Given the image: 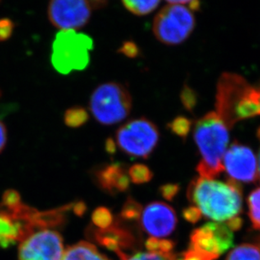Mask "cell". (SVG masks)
Returning a JSON list of instances; mask_svg holds the SVG:
<instances>
[{
    "instance_id": "603a6c76",
    "label": "cell",
    "mask_w": 260,
    "mask_h": 260,
    "mask_svg": "<svg viewBox=\"0 0 260 260\" xmlns=\"http://www.w3.org/2000/svg\"><path fill=\"white\" fill-rule=\"evenodd\" d=\"M180 101L185 110L192 112L197 104V94L196 91L189 85H184L180 93Z\"/></svg>"
},
{
    "instance_id": "ffe728a7",
    "label": "cell",
    "mask_w": 260,
    "mask_h": 260,
    "mask_svg": "<svg viewBox=\"0 0 260 260\" xmlns=\"http://www.w3.org/2000/svg\"><path fill=\"white\" fill-rule=\"evenodd\" d=\"M174 242L161 238H151L146 242V248L148 252L158 253L162 255H170L173 253Z\"/></svg>"
},
{
    "instance_id": "8d00e7d4",
    "label": "cell",
    "mask_w": 260,
    "mask_h": 260,
    "mask_svg": "<svg viewBox=\"0 0 260 260\" xmlns=\"http://www.w3.org/2000/svg\"><path fill=\"white\" fill-rule=\"evenodd\" d=\"M1 95H2V93H1V90H0V97H1Z\"/></svg>"
},
{
    "instance_id": "d6986e66",
    "label": "cell",
    "mask_w": 260,
    "mask_h": 260,
    "mask_svg": "<svg viewBox=\"0 0 260 260\" xmlns=\"http://www.w3.org/2000/svg\"><path fill=\"white\" fill-rule=\"evenodd\" d=\"M249 218L253 228L260 230V188L251 192L248 198Z\"/></svg>"
},
{
    "instance_id": "8992f818",
    "label": "cell",
    "mask_w": 260,
    "mask_h": 260,
    "mask_svg": "<svg viewBox=\"0 0 260 260\" xmlns=\"http://www.w3.org/2000/svg\"><path fill=\"white\" fill-rule=\"evenodd\" d=\"M156 15L152 30L159 42L166 45L184 42L194 30L196 19L189 8L168 2Z\"/></svg>"
},
{
    "instance_id": "6da1fadb",
    "label": "cell",
    "mask_w": 260,
    "mask_h": 260,
    "mask_svg": "<svg viewBox=\"0 0 260 260\" xmlns=\"http://www.w3.org/2000/svg\"><path fill=\"white\" fill-rule=\"evenodd\" d=\"M187 196L202 215L214 221H229L242 211V189L231 179L222 182L196 178L189 184Z\"/></svg>"
},
{
    "instance_id": "3957f363",
    "label": "cell",
    "mask_w": 260,
    "mask_h": 260,
    "mask_svg": "<svg viewBox=\"0 0 260 260\" xmlns=\"http://www.w3.org/2000/svg\"><path fill=\"white\" fill-rule=\"evenodd\" d=\"M216 113L229 129L241 120L259 116L254 87L237 74H221L216 86Z\"/></svg>"
},
{
    "instance_id": "4316f807",
    "label": "cell",
    "mask_w": 260,
    "mask_h": 260,
    "mask_svg": "<svg viewBox=\"0 0 260 260\" xmlns=\"http://www.w3.org/2000/svg\"><path fill=\"white\" fill-rule=\"evenodd\" d=\"M175 255L174 253L165 256L158 253L147 252V253H138L135 255L129 257L126 260H174Z\"/></svg>"
},
{
    "instance_id": "484cf974",
    "label": "cell",
    "mask_w": 260,
    "mask_h": 260,
    "mask_svg": "<svg viewBox=\"0 0 260 260\" xmlns=\"http://www.w3.org/2000/svg\"><path fill=\"white\" fill-rule=\"evenodd\" d=\"M15 23L9 18L0 19V42H5L12 37Z\"/></svg>"
},
{
    "instance_id": "e0dca14e",
    "label": "cell",
    "mask_w": 260,
    "mask_h": 260,
    "mask_svg": "<svg viewBox=\"0 0 260 260\" xmlns=\"http://www.w3.org/2000/svg\"><path fill=\"white\" fill-rule=\"evenodd\" d=\"M226 260H260V249L256 245L244 243L231 251Z\"/></svg>"
},
{
    "instance_id": "277c9868",
    "label": "cell",
    "mask_w": 260,
    "mask_h": 260,
    "mask_svg": "<svg viewBox=\"0 0 260 260\" xmlns=\"http://www.w3.org/2000/svg\"><path fill=\"white\" fill-rule=\"evenodd\" d=\"M93 48V39L88 35L76 30H60L52 42V67L62 75L84 70L90 61L89 52Z\"/></svg>"
},
{
    "instance_id": "836d02e7",
    "label": "cell",
    "mask_w": 260,
    "mask_h": 260,
    "mask_svg": "<svg viewBox=\"0 0 260 260\" xmlns=\"http://www.w3.org/2000/svg\"><path fill=\"white\" fill-rule=\"evenodd\" d=\"M106 152L110 153V154H113L116 152V144H115L113 139H111V138L107 139L106 143Z\"/></svg>"
},
{
    "instance_id": "2e32d148",
    "label": "cell",
    "mask_w": 260,
    "mask_h": 260,
    "mask_svg": "<svg viewBox=\"0 0 260 260\" xmlns=\"http://www.w3.org/2000/svg\"><path fill=\"white\" fill-rule=\"evenodd\" d=\"M88 112L84 107L74 106L65 111L63 120L68 127L79 128L88 121Z\"/></svg>"
},
{
    "instance_id": "9c48e42d",
    "label": "cell",
    "mask_w": 260,
    "mask_h": 260,
    "mask_svg": "<svg viewBox=\"0 0 260 260\" xmlns=\"http://www.w3.org/2000/svg\"><path fill=\"white\" fill-rule=\"evenodd\" d=\"M233 246V231L226 224L208 222L191 233L189 248L216 259Z\"/></svg>"
},
{
    "instance_id": "d590c367",
    "label": "cell",
    "mask_w": 260,
    "mask_h": 260,
    "mask_svg": "<svg viewBox=\"0 0 260 260\" xmlns=\"http://www.w3.org/2000/svg\"><path fill=\"white\" fill-rule=\"evenodd\" d=\"M257 137H258V141H259L260 143V127L258 128V131H257ZM258 176L260 178V150H259V157H258Z\"/></svg>"
},
{
    "instance_id": "ac0fdd59",
    "label": "cell",
    "mask_w": 260,
    "mask_h": 260,
    "mask_svg": "<svg viewBox=\"0 0 260 260\" xmlns=\"http://www.w3.org/2000/svg\"><path fill=\"white\" fill-rule=\"evenodd\" d=\"M159 1H122V5L129 12L136 15H147L159 5Z\"/></svg>"
},
{
    "instance_id": "8fae6325",
    "label": "cell",
    "mask_w": 260,
    "mask_h": 260,
    "mask_svg": "<svg viewBox=\"0 0 260 260\" xmlns=\"http://www.w3.org/2000/svg\"><path fill=\"white\" fill-rule=\"evenodd\" d=\"M224 170L233 181L253 183L258 176V162L250 147L233 143L223 157Z\"/></svg>"
},
{
    "instance_id": "ba28073f",
    "label": "cell",
    "mask_w": 260,
    "mask_h": 260,
    "mask_svg": "<svg viewBox=\"0 0 260 260\" xmlns=\"http://www.w3.org/2000/svg\"><path fill=\"white\" fill-rule=\"evenodd\" d=\"M106 5V1L55 0L50 2L47 15L55 27L61 30H76L88 24L93 10Z\"/></svg>"
},
{
    "instance_id": "52a82bcc",
    "label": "cell",
    "mask_w": 260,
    "mask_h": 260,
    "mask_svg": "<svg viewBox=\"0 0 260 260\" xmlns=\"http://www.w3.org/2000/svg\"><path fill=\"white\" fill-rule=\"evenodd\" d=\"M158 140L157 125L146 118L128 121L116 133L118 147L132 157L147 158L157 147Z\"/></svg>"
},
{
    "instance_id": "d6a6232c",
    "label": "cell",
    "mask_w": 260,
    "mask_h": 260,
    "mask_svg": "<svg viewBox=\"0 0 260 260\" xmlns=\"http://www.w3.org/2000/svg\"><path fill=\"white\" fill-rule=\"evenodd\" d=\"M242 224H243V220L239 216H237V217H234V218L226 221V225L231 229L232 231H235V230L241 229Z\"/></svg>"
},
{
    "instance_id": "f1b7e54d",
    "label": "cell",
    "mask_w": 260,
    "mask_h": 260,
    "mask_svg": "<svg viewBox=\"0 0 260 260\" xmlns=\"http://www.w3.org/2000/svg\"><path fill=\"white\" fill-rule=\"evenodd\" d=\"M118 52L121 53V54L125 55L127 57L134 58V57H138L140 51H139L138 46L134 42L127 41V42L123 43L122 46L120 47Z\"/></svg>"
},
{
    "instance_id": "5bb4252c",
    "label": "cell",
    "mask_w": 260,
    "mask_h": 260,
    "mask_svg": "<svg viewBox=\"0 0 260 260\" xmlns=\"http://www.w3.org/2000/svg\"><path fill=\"white\" fill-rule=\"evenodd\" d=\"M98 238L100 243L116 252L123 260L129 258L125 250L132 248L135 243L133 236L129 232L117 226L103 229L99 233Z\"/></svg>"
},
{
    "instance_id": "cb8c5ba5",
    "label": "cell",
    "mask_w": 260,
    "mask_h": 260,
    "mask_svg": "<svg viewBox=\"0 0 260 260\" xmlns=\"http://www.w3.org/2000/svg\"><path fill=\"white\" fill-rule=\"evenodd\" d=\"M141 214H142V206H140V204L135 202L132 198H129L122 209L121 215L123 217L128 220H137L140 218Z\"/></svg>"
},
{
    "instance_id": "7c38bea8",
    "label": "cell",
    "mask_w": 260,
    "mask_h": 260,
    "mask_svg": "<svg viewBox=\"0 0 260 260\" xmlns=\"http://www.w3.org/2000/svg\"><path fill=\"white\" fill-rule=\"evenodd\" d=\"M141 224L146 233L153 238H165L175 229L176 214L171 206L162 202H153L142 211Z\"/></svg>"
},
{
    "instance_id": "4fadbf2b",
    "label": "cell",
    "mask_w": 260,
    "mask_h": 260,
    "mask_svg": "<svg viewBox=\"0 0 260 260\" xmlns=\"http://www.w3.org/2000/svg\"><path fill=\"white\" fill-rule=\"evenodd\" d=\"M96 178L100 186L111 194L125 191L130 185L126 169L119 162L101 168L96 173Z\"/></svg>"
},
{
    "instance_id": "7a4b0ae2",
    "label": "cell",
    "mask_w": 260,
    "mask_h": 260,
    "mask_svg": "<svg viewBox=\"0 0 260 260\" xmlns=\"http://www.w3.org/2000/svg\"><path fill=\"white\" fill-rule=\"evenodd\" d=\"M194 138L202 156L197 166L201 178L214 179L224 171L223 157L229 143V127L216 112L197 120Z\"/></svg>"
},
{
    "instance_id": "4dcf8cb0",
    "label": "cell",
    "mask_w": 260,
    "mask_h": 260,
    "mask_svg": "<svg viewBox=\"0 0 260 260\" xmlns=\"http://www.w3.org/2000/svg\"><path fill=\"white\" fill-rule=\"evenodd\" d=\"M183 216L189 222L196 223L202 217V213L199 211V209L197 208L196 206H190L189 208L184 209L183 211Z\"/></svg>"
},
{
    "instance_id": "d4e9b609",
    "label": "cell",
    "mask_w": 260,
    "mask_h": 260,
    "mask_svg": "<svg viewBox=\"0 0 260 260\" xmlns=\"http://www.w3.org/2000/svg\"><path fill=\"white\" fill-rule=\"evenodd\" d=\"M94 223L101 229H108L113 222V217L111 212L106 208H100L93 213Z\"/></svg>"
},
{
    "instance_id": "7402d4cb",
    "label": "cell",
    "mask_w": 260,
    "mask_h": 260,
    "mask_svg": "<svg viewBox=\"0 0 260 260\" xmlns=\"http://www.w3.org/2000/svg\"><path fill=\"white\" fill-rule=\"evenodd\" d=\"M191 126V120L184 116H178L168 124V128L174 133V135L184 139L189 134Z\"/></svg>"
},
{
    "instance_id": "83f0119b",
    "label": "cell",
    "mask_w": 260,
    "mask_h": 260,
    "mask_svg": "<svg viewBox=\"0 0 260 260\" xmlns=\"http://www.w3.org/2000/svg\"><path fill=\"white\" fill-rule=\"evenodd\" d=\"M174 260H215L211 256L206 255L204 253H200L197 251L193 250L189 248L188 250L185 251L184 253H182L181 256L177 257Z\"/></svg>"
},
{
    "instance_id": "9a60e30c",
    "label": "cell",
    "mask_w": 260,
    "mask_h": 260,
    "mask_svg": "<svg viewBox=\"0 0 260 260\" xmlns=\"http://www.w3.org/2000/svg\"><path fill=\"white\" fill-rule=\"evenodd\" d=\"M61 260H110L88 243H77L64 252Z\"/></svg>"
},
{
    "instance_id": "f546056e",
    "label": "cell",
    "mask_w": 260,
    "mask_h": 260,
    "mask_svg": "<svg viewBox=\"0 0 260 260\" xmlns=\"http://www.w3.org/2000/svg\"><path fill=\"white\" fill-rule=\"evenodd\" d=\"M160 193L168 201H172L179 190V184H167L160 187Z\"/></svg>"
},
{
    "instance_id": "44dd1931",
    "label": "cell",
    "mask_w": 260,
    "mask_h": 260,
    "mask_svg": "<svg viewBox=\"0 0 260 260\" xmlns=\"http://www.w3.org/2000/svg\"><path fill=\"white\" fill-rule=\"evenodd\" d=\"M128 175L134 184H144L149 182L153 177V174L149 168L142 164H137L129 169Z\"/></svg>"
},
{
    "instance_id": "1f68e13d",
    "label": "cell",
    "mask_w": 260,
    "mask_h": 260,
    "mask_svg": "<svg viewBox=\"0 0 260 260\" xmlns=\"http://www.w3.org/2000/svg\"><path fill=\"white\" fill-rule=\"evenodd\" d=\"M7 143V129L5 124L0 120V152L5 149Z\"/></svg>"
},
{
    "instance_id": "30bf717a",
    "label": "cell",
    "mask_w": 260,
    "mask_h": 260,
    "mask_svg": "<svg viewBox=\"0 0 260 260\" xmlns=\"http://www.w3.org/2000/svg\"><path fill=\"white\" fill-rule=\"evenodd\" d=\"M63 254V243L59 233L41 229L23 239L19 260H61Z\"/></svg>"
},
{
    "instance_id": "e575fe53",
    "label": "cell",
    "mask_w": 260,
    "mask_h": 260,
    "mask_svg": "<svg viewBox=\"0 0 260 260\" xmlns=\"http://www.w3.org/2000/svg\"><path fill=\"white\" fill-rule=\"evenodd\" d=\"M254 99L258 106V114L260 116V84H258L257 86H254Z\"/></svg>"
},
{
    "instance_id": "5b68a950",
    "label": "cell",
    "mask_w": 260,
    "mask_h": 260,
    "mask_svg": "<svg viewBox=\"0 0 260 260\" xmlns=\"http://www.w3.org/2000/svg\"><path fill=\"white\" fill-rule=\"evenodd\" d=\"M132 107L133 100L127 88L116 82L97 87L89 101L91 113L102 125H115L125 120Z\"/></svg>"
}]
</instances>
